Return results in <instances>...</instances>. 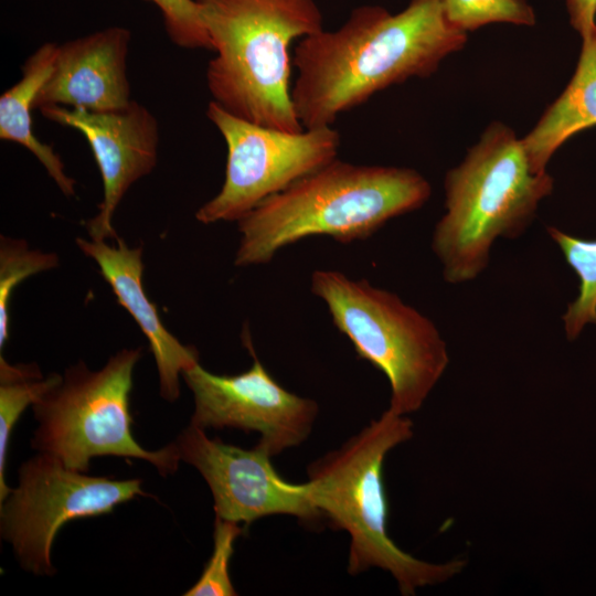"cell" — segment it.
<instances>
[{"instance_id":"obj_19","label":"cell","mask_w":596,"mask_h":596,"mask_svg":"<svg viewBox=\"0 0 596 596\" xmlns=\"http://www.w3.org/2000/svg\"><path fill=\"white\" fill-rule=\"evenodd\" d=\"M55 253L31 248L25 241L1 236L0 243V348L9 338L10 300L14 289L28 277L56 267Z\"/></svg>"},{"instance_id":"obj_21","label":"cell","mask_w":596,"mask_h":596,"mask_svg":"<svg viewBox=\"0 0 596 596\" xmlns=\"http://www.w3.org/2000/svg\"><path fill=\"white\" fill-rule=\"evenodd\" d=\"M244 528L240 523L215 517L213 532V552L205 564L200 578L184 596H234L237 595L230 578V561L234 553V543Z\"/></svg>"},{"instance_id":"obj_11","label":"cell","mask_w":596,"mask_h":596,"mask_svg":"<svg viewBox=\"0 0 596 596\" xmlns=\"http://www.w3.org/2000/svg\"><path fill=\"white\" fill-rule=\"evenodd\" d=\"M180 458L193 466L206 481L214 500L215 517L235 523L252 522L275 514L292 515L307 523L323 518L316 508L308 482L283 479L272 456L257 444L245 449L209 438L204 429L190 424L178 436Z\"/></svg>"},{"instance_id":"obj_7","label":"cell","mask_w":596,"mask_h":596,"mask_svg":"<svg viewBox=\"0 0 596 596\" xmlns=\"http://www.w3.org/2000/svg\"><path fill=\"white\" fill-rule=\"evenodd\" d=\"M311 291L358 355L387 377L389 409L400 415L419 409L449 363L436 326L397 295L341 272L315 270Z\"/></svg>"},{"instance_id":"obj_23","label":"cell","mask_w":596,"mask_h":596,"mask_svg":"<svg viewBox=\"0 0 596 596\" xmlns=\"http://www.w3.org/2000/svg\"><path fill=\"white\" fill-rule=\"evenodd\" d=\"M570 21L581 36H586L595 26L596 0H566Z\"/></svg>"},{"instance_id":"obj_14","label":"cell","mask_w":596,"mask_h":596,"mask_svg":"<svg viewBox=\"0 0 596 596\" xmlns=\"http://www.w3.org/2000/svg\"><path fill=\"white\" fill-rule=\"evenodd\" d=\"M79 249L95 260L118 304L135 319L148 339L159 373L160 395L173 402L180 395L182 372L199 362V352L182 344L161 321L156 305L142 286V248L128 247L118 236L116 245L76 238Z\"/></svg>"},{"instance_id":"obj_22","label":"cell","mask_w":596,"mask_h":596,"mask_svg":"<svg viewBox=\"0 0 596 596\" xmlns=\"http://www.w3.org/2000/svg\"><path fill=\"white\" fill-rule=\"evenodd\" d=\"M161 12L166 32L172 43L188 50H209L211 41L196 0H147Z\"/></svg>"},{"instance_id":"obj_3","label":"cell","mask_w":596,"mask_h":596,"mask_svg":"<svg viewBox=\"0 0 596 596\" xmlns=\"http://www.w3.org/2000/svg\"><path fill=\"white\" fill-rule=\"evenodd\" d=\"M214 56L206 66L213 102L242 119L305 129L291 97L290 45L323 29L315 0H196Z\"/></svg>"},{"instance_id":"obj_13","label":"cell","mask_w":596,"mask_h":596,"mask_svg":"<svg viewBox=\"0 0 596 596\" xmlns=\"http://www.w3.org/2000/svg\"><path fill=\"white\" fill-rule=\"evenodd\" d=\"M130 40L128 29L109 26L58 45L53 71L33 108L109 113L127 107L131 103L127 77Z\"/></svg>"},{"instance_id":"obj_6","label":"cell","mask_w":596,"mask_h":596,"mask_svg":"<svg viewBox=\"0 0 596 596\" xmlns=\"http://www.w3.org/2000/svg\"><path fill=\"white\" fill-rule=\"evenodd\" d=\"M141 349H124L97 371L79 361L33 406L38 427L31 446L86 472L94 457L116 456L150 462L161 476L177 471L175 441L158 450L142 448L132 436L130 393Z\"/></svg>"},{"instance_id":"obj_18","label":"cell","mask_w":596,"mask_h":596,"mask_svg":"<svg viewBox=\"0 0 596 596\" xmlns=\"http://www.w3.org/2000/svg\"><path fill=\"white\" fill-rule=\"evenodd\" d=\"M546 231L579 278V294L563 315L566 337L574 340L587 323L596 324V241L581 240L553 226Z\"/></svg>"},{"instance_id":"obj_12","label":"cell","mask_w":596,"mask_h":596,"mask_svg":"<svg viewBox=\"0 0 596 596\" xmlns=\"http://www.w3.org/2000/svg\"><path fill=\"white\" fill-rule=\"evenodd\" d=\"M40 110L46 119L74 128L86 138L103 182L98 213L86 222V230L92 240L116 241L113 216L118 204L128 189L157 164L159 126L156 117L135 100L109 113L62 106Z\"/></svg>"},{"instance_id":"obj_2","label":"cell","mask_w":596,"mask_h":596,"mask_svg":"<svg viewBox=\"0 0 596 596\" xmlns=\"http://www.w3.org/2000/svg\"><path fill=\"white\" fill-rule=\"evenodd\" d=\"M430 193L428 181L413 169L336 158L237 221L234 264L269 263L281 248L316 235L341 243L368 238L387 221L423 206Z\"/></svg>"},{"instance_id":"obj_4","label":"cell","mask_w":596,"mask_h":596,"mask_svg":"<svg viewBox=\"0 0 596 596\" xmlns=\"http://www.w3.org/2000/svg\"><path fill=\"white\" fill-rule=\"evenodd\" d=\"M413 436L407 415L386 409L341 447L312 461L307 473L316 508L350 536L348 572L372 567L389 572L402 595L449 581L466 567V560L436 564L401 550L387 534L389 502L382 470L386 455Z\"/></svg>"},{"instance_id":"obj_9","label":"cell","mask_w":596,"mask_h":596,"mask_svg":"<svg viewBox=\"0 0 596 596\" xmlns=\"http://www.w3.org/2000/svg\"><path fill=\"white\" fill-rule=\"evenodd\" d=\"M206 116L222 135L227 158L220 192L195 213L203 224L238 221L268 196L334 160L341 143L332 126L279 130L232 115L213 100Z\"/></svg>"},{"instance_id":"obj_1","label":"cell","mask_w":596,"mask_h":596,"mask_svg":"<svg viewBox=\"0 0 596 596\" xmlns=\"http://www.w3.org/2000/svg\"><path fill=\"white\" fill-rule=\"evenodd\" d=\"M467 32L453 25L443 0H411L396 14L363 4L336 30L300 39L294 50L291 97L305 128L332 126L374 94L432 75Z\"/></svg>"},{"instance_id":"obj_5","label":"cell","mask_w":596,"mask_h":596,"mask_svg":"<svg viewBox=\"0 0 596 596\" xmlns=\"http://www.w3.org/2000/svg\"><path fill=\"white\" fill-rule=\"evenodd\" d=\"M552 189L546 171H533L522 139L503 124H491L446 174V213L432 240L444 279L460 284L478 277L494 241L520 236Z\"/></svg>"},{"instance_id":"obj_8","label":"cell","mask_w":596,"mask_h":596,"mask_svg":"<svg viewBox=\"0 0 596 596\" xmlns=\"http://www.w3.org/2000/svg\"><path fill=\"white\" fill-rule=\"evenodd\" d=\"M138 496H149L141 479L88 476L39 453L21 465L18 486L0 501L1 536L22 568L52 575V544L64 524L110 513Z\"/></svg>"},{"instance_id":"obj_17","label":"cell","mask_w":596,"mask_h":596,"mask_svg":"<svg viewBox=\"0 0 596 596\" xmlns=\"http://www.w3.org/2000/svg\"><path fill=\"white\" fill-rule=\"evenodd\" d=\"M62 375L44 377L34 364H10L0 355V501L11 489L6 480L9 441L24 409L57 385Z\"/></svg>"},{"instance_id":"obj_10","label":"cell","mask_w":596,"mask_h":596,"mask_svg":"<svg viewBox=\"0 0 596 596\" xmlns=\"http://www.w3.org/2000/svg\"><path fill=\"white\" fill-rule=\"evenodd\" d=\"M249 332L243 342L253 364L235 375H219L200 362L182 372L194 397L190 424L202 428H237L260 435L257 443L272 457L300 445L309 436L318 404L283 387L254 352Z\"/></svg>"},{"instance_id":"obj_15","label":"cell","mask_w":596,"mask_h":596,"mask_svg":"<svg viewBox=\"0 0 596 596\" xmlns=\"http://www.w3.org/2000/svg\"><path fill=\"white\" fill-rule=\"evenodd\" d=\"M596 126V26L582 38L575 73L523 139L534 172L546 171L553 153L575 134Z\"/></svg>"},{"instance_id":"obj_16","label":"cell","mask_w":596,"mask_h":596,"mask_svg":"<svg viewBox=\"0 0 596 596\" xmlns=\"http://www.w3.org/2000/svg\"><path fill=\"white\" fill-rule=\"evenodd\" d=\"M57 44L46 42L28 57L21 78L0 97V139L21 145L42 163L47 174L67 196L75 194V180L67 175L61 157L33 132L32 109L35 98L50 77Z\"/></svg>"},{"instance_id":"obj_20","label":"cell","mask_w":596,"mask_h":596,"mask_svg":"<svg viewBox=\"0 0 596 596\" xmlns=\"http://www.w3.org/2000/svg\"><path fill=\"white\" fill-rule=\"evenodd\" d=\"M447 19L467 32L497 22L533 25L535 14L526 0H443Z\"/></svg>"}]
</instances>
